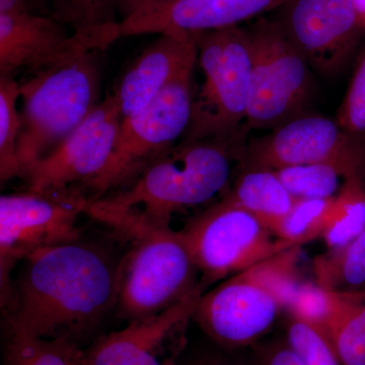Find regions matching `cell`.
I'll return each mask as SVG.
<instances>
[{"instance_id": "obj_1", "label": "cell", "mask_w": 365, "mask_h": 365, "mask_svg": "<svg viewBox=\"0 0 365 365\" xmlns=\"http://www.w3.org/2000/svg\"><path fill=\"white\" fill-rule=\"evenodd\" d=\"M122 257L83 237L26 257L1 300L6 333L81 346L116 311Z\"/></svg>"}, {"instance_id": "obj_2", "label": "cell", "mask_w": 365, "mask_h": 365, "mask_svg": "<svg viewBox=\"0 0 365 365\" xmlns=\"http://www.w3.org/2000/svg\"><path fill=\"white\" fill-rule=\"evenodd\" d=\"M246 139L182 140L125 186L91 201L86 215L129 242L172 228L177 213L227 193Z\"/></svg>"}, {"instance_id": "obj_3", "label": "cell", "mask_w": 365, "mask_h": 365, "mask_svg": "<svg viewBox=\"0 0 365 365\" xmlns=\"http://www.w3.org/2000/svg\"><path fill=\"white\" fill-rule=\"evenodd\" d=\"M106 51L95 50L20 83L23 108L16 151L20 177L52 153L102 102Z\"/></svg>"}, {"instance_id": "obj_4", "label": "cell", "mask_w": 365, "mask_h": 365, "mask_svg": "<svg viewBox=\"0 0 365 365\" xmlns=\"http://www.w3.org/2000/svg\"><path fill=\"white\" fill-rule=\"evenodd\" d=\"M194 36L202 83L194 90L191 121L182 140L247 138L252 69L247 28L230 26Z\"/></svg>"}, {"instance_id": "obj_5", "label": "cell", "mask_w": 365, "mask_h": 365, "mask_svg": "<svg viewBox=\"0 0 365 365\" xmlns=\"http://www.w3.org/2000/svg\"><path fill=\"white\" fill-rule=\"evenodd\" d=\"M198 272L181 230L134 240L120 266L117 317L131 323L167 311L198 287Z\"/></svg>"}, {"instance_id": "obj_6", "label": "cell", "mask_w": 365, "mask_h": 365, "mask_svg": "<svg viewBox=\"0 0 365 365\" xmlns=\"http://www.w3.org/2000/svg\"><path fill=\"white\" fill-rule=\"evenodd\" d=\"M193 73L189 71L175 79L143 109L122 120L107 167L86 188L91 202L125 186L181 143L191 121Z\"/></svg>"}, {"instance_id": "obj_7", "label": "cell", "mask_w": 365, "mask_h": 365, "mask_svg": "<svg viewBox=\"0 0 365 365\" xmlns=\"http://www.w3.org/2000/svg\"><path fill=\"white\" fill-rule=\"evenodd\" d=\"M252 69L244 130L276 128L304 114L313 91L306 57L288 39L277 21L261 19L247 28Z\"/></svg>"}, {"instance_id": "obj_8", "label": "cell", "mask_w": 365, "mask_h": 365, "mask_svg": "<svg viewBox=\"0 0 365 365\" xmlns=\"http://www.w3.org/2000/svg\"><path fill=\"white\" fill-rule=\"evenodd\" d=\"M91 199L81 187L0 197V297L11 288V273L39 250L78 241V218Z\"/></svg>"}, {"instance_id": "obj_9", "label": "cell", "mask_w": 365, "mask_h": 365, "mask_svg": "<svg viewBox=\"0 0 365 365\" xmlns=\"http://www.w3.org/2000/svg\"><path fill=\"white\" fill-rule=\"evenodd\" d=\"M181 232L203 274L204 289L292 248L280 240L273 242L272 232L260 218L225 196L190 220Z\"/></svg>"}, {"instance_id": "obj_10", "label": "cell", "mask_w": 365, "mask_h": 365, "mask_svg": "<svg viewBox=\"0 0 365 365\" xmlns=\"http://www.w3.org/2000/svg\"><path fill=\"white\" fill-rule=\"evenodd\" d=\"M121 37L119 21L67 34L53 16L0 14V76H36L95 50H108Z\"/></svg>"}, {"instance_id": "obj_11", "label": "cell", "mask_w": 365, "mask_h": 365, "mask_svg": "<svg viewBox=\"0 0 365 365\" xmlns=\"http://www.w3.org/2000/svg\"><path fill=\"white\" fill-rule=\"evenodd\" d=\"M338 163L365 179V143L321 115H299L247 143L244 169L276 170L292 165Z\"/></svg>"}, {"instance_id": "obj_12", "label": "cell", "mask_w": 365, "mask_h": 365, "mask_svg": "<svg viewBox=\"0 0 365 365\" xmlns=\"http://www.w3.org/2000/svg\"><path fill=\"white\" fill-rule=\"evenodd\" d=\"M121 123V112L110 93L52 153L26 170L21 178L28 190L81 187L86 191L107 167Z\"/></svg>"}, {"instance_id": "obj_13", "label": "cell", "mask_w": 365, "mask_h": 365, "mask_svg": "<svg viewBox=\"0 0 365 365\" xmlns=\"http://www.w3.org/2000/svg\"><path fill=\"white\" fill-rule=\"evenodd\" d=\"M278 24L314 71L332 76L351 58L360 33L351 0H288Z\"/></svg>"}, {"instance_id": "obj_14", "label": "cell", "mask_w": 365, "mask_h": 365, "mask_svg": "<svg viewBox=\"0 0 365 365\" xmlns=\"http://www.w3.org/2000/svg\"><path fill=\"white\" fill-rule=\"evenodd\" d=\"M204 292L199 283L167 311L100 336L85 350L86 365H174L182 349L185 328Z\"/></svg>"}, {"instance_id": "obj_15", "label": "cell", "mask_w": 365, "mask_h": 365, "mask_svg": "<svg viewBox=\"0 0 365 365\" xmlns=\"http://www.w3.org/2000/svg\"><path fill=\"white\" fill-rule=\"evenodd\" d=\"M280 309L275 297L244 271L203 292L193 319L218 344L241 347L267 332Z\"/></svg>"}, {"instance_id": "obj_16", "label": "cell", "mask_w": 365, "mask_h": 365, "mask_svg": "<svg viewBox=\"0 0 365 365\" xmlns=\"http://www.w3.org/2000/svg\"><path fill=\"white\" fill-rule=\"evenodd\" d=\"M197 54L194 34H160V37L131 62L115 85L112 95L122 120L143 109L175 79L193 71Z\"/></svg>"}, {"instance_id": "obj_17", "label": "cell", "mask_w": 365, "mask_h": 365, "mask_svg": "<svg viewBox=\"0 0 365 365\" xmlns=\"http://www.w3.org/2000/svg\"><path fill=\"white\" fill-rule=\"evenodd\" d=\"M288 0H165L146 13L120 21L122 37L185 32L199 34L240 26Z\"/></svg>"}, {"instance_id": "obj_18", "label": "cell", "mask_w": 365, "mask_h": 365, "mask_svg": "<svg viewBox=\"0 0 365 365\" xmlns=\"http://www.w3.org/2000/svg\"><path fill=\"white\" fill-rule=\"evenodd\" d=\"M225 197L260 218L271 230L297 202L274 170L244 169Z\"/></svg>"}, {"instance_id": "obj_19", "label": "cell", "mask_w": 365, "mask_h": 365, "mask_svg": "<svg viewBox=\"0 0 365 365\" xmlns=\"http://www.w3.org/2000/svg\"><path fill=\"white\" fill-rule=\"evenodd\" d=\"M274 172L295 199L333 198L348 179L361 177L351 168L338 163L292 165Z\"/></svg>"}, {"instance_id": "obj_20", "label": "cell", "mask_w": 365, "mask_h": 365, "mask_svg": "<svg viewBox=\"0 0 365 365\" xmlns=\"http://www.w3.org/2000/svg\"><path fill=\"white\" fill-rule=\"evenodd\" d=\"M314 273L322 287L339 292L365 287V230L341 248L331 250L314 261Z\"/></svg>"}, {"instance_id": "obj_21", "label": "cell", "mask_w": 365, "mask_h": 365, "mask_svg": "<svg viewBox=\"0 0 365 365\" xmlns=\"http://www.w3.org/2000/svg\"><path fill=\"white\" fill-rule=\"evenodd\" d=\"M326 333L341 364L365 365V297L361 292H344Z\"/></svg>"}, {"instance_id": "obj_22", "label": "cell", "mask_w": 365, "mask_h": 365, "mask_svg": "<svg viewBox=\"0 0 365 365\" xmlns=\"http://www.w3.org/2000/svg\"><path fill=\"white\" fill-rule=\"evenodd\" d=\"M365 230V184L353 177L343 184L334 200L332 212L322 237L330 250L341 248Z\"/></svg>"}, {"instance_id": "obj_23", "label": "cell", "mask_w": 365, "mask_h": 365, "mask_svg": "<svg viewBox=\"0 0 365 365\" xmlns=\"http://www.w3.org/2000/svg\"><path fill=\"white\" fill-rule=\"evenodd\" d=\"M4 365H86L85 350L66 340L6 333Z\"/></svg>"}, {"instance_id": "obj_24", "label": "cell", "mask_w": 365, "mask_h": 365, "mask_svg": "<svg viewBox=\"0 0 365 365\" xmlns=\"http://www.w3.org/2000/svg\"><path fill=\"white\" fill-rule=\"evenodd\" d=\"M334 200L335 197L297 199L289 212L271 228V232L292 247L313 241L325 232Z\"/></svg>"}, {"instance_id": "obj_25", "label": "cell", "mask_w": 365, "mask_h": 365, "mask_svg": "<svg viewBox=\"0 0 365 365\" xmlns=\"http://www.w3.org/2000/svg\"><path fill=\"white\" fill-rule=\"evenodd\" d=\"M20 83L14 76H0V178L1 182L20 177L18 140L21 129Z\"/></svg>"}, {"instance_id": "obj_26", "label": "cell", "mask_w": 365, "mask_h": 365, "mask_svg": "<svg viewBox=\"0 0 365 365\" xmlns=\"http://www.w3.org/2000/svg\"><path fill=\"white\" fill-rule=\"evenodd\" d=\"M297 246L274 255L246 270L252 279L275 297L281 309H290L302 284L297 276Z\"/></svg>"}, {"instance_id": "obj_27", "label": "cell", "mask_w": 365, "mask_h": 365, "mask_svg": "<svg viewBox=\"0 0 365 365\" xmlns=\"http://www.w3.org/2000/svg\"><path fill=\"white\" fill-rule=\"evenodd\" d=\"M344 292H335L322 287L319 283H302L295 294L289 312L294 318L327 330L335 318Z\"/></svg>"}, {"instance_id": "obj_28", "label": "cell", "mask_w": 365, "mask_h": 365, "mask_svg": "<svg viewBox=\"0 0 365 365\" xmlns=\"http://www.w3.org/2000/svg\"><path fill=\"white\" fill-rule=\"evenodd\" d=\"M287 345L307 365H342L325 330L292 317L287 326Z\"/></svg>"}, {"instance_id": "obj_29", "label": "cell", "mask_w": 365, "mask_h": 365, "mask_svg": "<svg viewBox=\"0 0 365 365\" xmlns=\"http://www.w3.org/2000/svg\"><path fill=\"white\" fill-rule=\"evenodd\" d=\"M54 19L73 31L117 23L115 0H50Z\"/></svg>"}, {"instance_id": "obj_30", "label": "cell", "mask_w": 365, "mask_h": 365, "mask_svg": "<svg viewBox=\"0 0 365 365\" xmlns=\"http://www.w3.org/2000/svg\"><path fill=\"white\" fill-rule=\"evenodd\" d=\"M336 121L343 130L365 143V46L357 58Z\"/></svg>"}, {"instance_id": "obj_31", "label": "cell", "mask_w": 365, "mask_h": 365, "mask_svg": "<svg viewBox=\"0 0 365 365\" xmlns=\"http://www.w3.org/2000/svg\"><path fill=\"white\" fill-rule=\"evenodd\" d=\"M258 365H307L287 345H274L266 348L259 355Z\"/></svg>"}, {"instance_id": "obj_32", "label": "cell", "mask_w": 365, "mask_h": 365, "mask_svg": "<svg viewBox=\"0 0 365 365\" xmlns=\"http://www.w3.org/2000/svg\"><path fill=\"white\" fill-rule=\"evenodd\" d=\"M47 0H0V14H45Z\"/></svg>"}, {"instance_id": "obj_33", "label": "cell", "mask_w": 365, "mask_h": 365, "mask_svg": "<svg viewBox=\"0 0 365 365\" xmlns=\"http://www.w3.org/2000/svg\"><path fill=\"white\" fill-rule=\"evenodd\" d=\"M165 0H115V4L122 14V21L135 14L146 13L160 6Z\"/></svg>"}, {"instance_id": "obj_34", "label": "cell", "mask_w": 365, "mask_h": 365, "mask_svg": "<svg viewBox=\"0 0 365 365\" xmlns=\"http://www.w3.org/2000/svg\"><path fill=\"white\" fill-rule=\"evenodd\" d=\"M360 28L365 31V0H351Z\"/></svg>"}, {"instance_id": "obj_35", "label": "cell", "mask_w": 365, "mask_h": 365, "mask_svg": "<svg viewBox=\"0 0 365 365\" xmlns=\"http://www.w3.org/2000/svg\"><path fill=\"white\" fill-rule=\"evenodd\" d=\"M202 365H237V364H230V362H227V361H213V362H208V364H204Z\"/></svg>"}, {"instance_id": "obj_36", "label": "cell", "mask_w": 365, "mask_h": 365, "mask_svg": "<svg viewBox=\"0 0 365 365\" xmlns=\"http://www.w3.org/2000/svg\"><path fill=\"white\" fill-rule=\"evenodd\" d=\"M359 292H361L362 294L364 295L365 297V287H364V289H361V290H359Z\"/></svg>"}]
</instances>
